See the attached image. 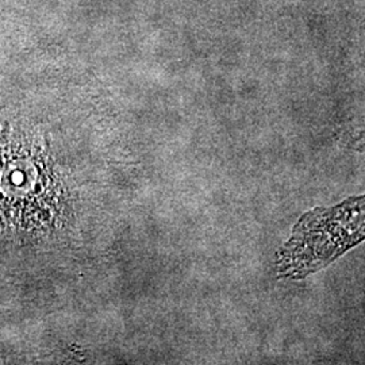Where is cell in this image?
I'll list each match as a JSON object with an SVG mask.
<instances>
[{
    "label": "cell",
    "instance_id": "1",
    "mask_svg": "<svg viewBox=\"0 0 365 365\" xmlns=\"http://www.w3.org/2000/svg\"><path fill=\"white\" fill-rule=\"evenodd\" d=\"M365 241V194L330 207L302 214L287 241L277 250L279 279L303 280L339 260Z\"/></svg>",
    "mask_w": 365,
    "mask_h": 365
},
{
    "label": "cell",
    "instance_id": "2",
    "mask_svg": "<svg viewBox=\"0 0 365 365\" xmlns=\"http://www.w3.org/2000/svg\"><path fill=\"white\" fill-rule=\"evenodd\" d=\"M339 143L346 150L365 155V118L345 126L339 133Z\"/></svg>",
    "mask_w": 365,
    "mask_h": 365
}]
</instances>
